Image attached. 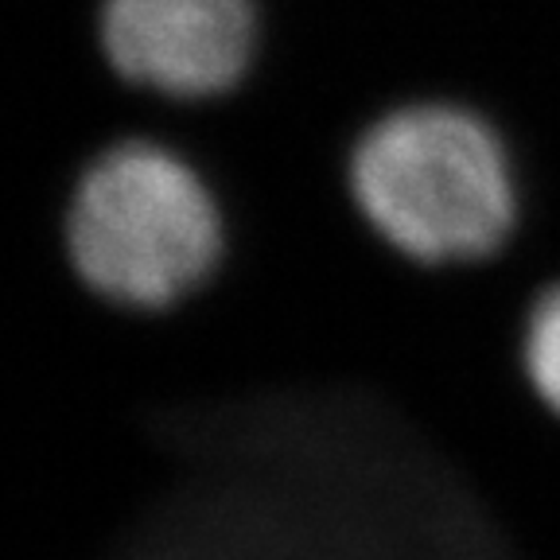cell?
<instances>
[{
	"mask_svg": "<svg viewBox=\"0 0 560 560\" xmlns=\"http://www.w3.org/2000/svg\"><path fill=\"white\" fill-rule=\"evenodd\" d=\"M362 226L412 269H479L514 245L525 175L510 132L455 94L385 105L347 152Z\"/></svg>",
	"mask_w": 560,
	"mask_h": 560,
	"instance_id": "1",
	"label": "cell"
},
{
	"mask_svg": "<svg viewBox=\"0 0 560 560\" xmlns=\"http://www.w3.org/2000/svg\"><path fill=\"white\" fill-rule=\"evenodd\" d=\"M67 254L90 292L156 312L219 272L226 214L191 156L156 137H125L82 167L67 207Z\"/></svg>",
	"mask_w": 560,
	"mask_h": 560,
	"instance_id": "2",
	"label": "cell"
},
{
	"mask_svg": "<svg viewBox=\"0 0 560 560\" xmlns=\"http://www.w3.org/2000/svg\"><path fill=\"white\" fill-rule=\"evenodd\" d=\"M97 55L129 90L172 105L222 102L254 79V0H102Z\"/></svg>",
	"mask_w": 560,
	"mask_h": 560,
	"instance_id": "3",
	"label": "cell"
},
{
	"mask_svg": "<svg viewBox=\"0 0 560 560\" xmlns=\"http://www.w3.org/2000/svg\"><path fill=\"white\" fill-rule=\"evenodd\" d=\"M517 366L537 405L560 424V277L541 284L525 307Z\"/></svg>",
	"mask_w": 560,
	"mask_h": 560,
	"instance_id": "4",
	"label": "cell"
}]
</instances>
